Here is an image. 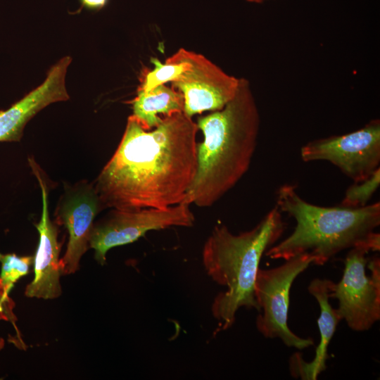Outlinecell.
Here are the masks:
<instances>
[{"instance_id":"1","label":"cell","mask_w":380,"mask_h":380,"mask_svg":"<svg viewBox=\"0 0 380 380\" xmlns=\"http://www.w3.org/2000/svg\"><path fill=\"white\" fill-rule=\"evenodd\" d=\"M198 128L184 112L147 130L132 116L94 186L104 208H165L183 202L197 169Z\"/></svg>"},{"instance_id":"2","label":"cell","mask_w":380,"mask_h":380,"mask_svg":"<svg viewBox=\"0 0 380 380\" xmlns=\"http://www.w3.org/2000/svg\"><path fill=\"white\" fill-rule=\"evenodd\" d=\"M260 114L249 82L239 78L234 97L220 110L198 118L197 169L184 201L208 208L248 171L257 146Z\"/></svg>"},{"instance_id":"3","label":"cell","mask_w":380,"mask_h":380,"mask_svg":"<svg viewBox=\"0 0 380 380\" xmlns=\"http://www.w3.org/2000/svg\"><path fill=\"white\" fill-rule=\"evenodd\" d=\"M276 205L296 221L293 232L266 255L288 260L303 253L314 258L312 265H323L338 253L353 248L369 252L380 250V203L360 208L342 205L324 207L302 198L291 184H284L276 193Z\"/></svg>"},{"instance_id":"4","label":"cell","mask_w":380,"mask_h":380,"mask_svg":"<svg viewBox=\"0 0 380 380\" xmlns=\"http://www.w3.org/2000/svg\"><path fill=\"white\" fill-rule=\"evenodd\" d=\"M285 228L277 205L249 231L234 234L224 224L213 228L204 244L202 260L208 275L226 288L212 303L213 315L219 322L215 332L232 327L240 308L258 310L254 288L260 262Z\"/></svg>"},{"instance_id":"5","label":"cell","mask_w":380,"mask_h":380,"mask_svg":"<svg viewBox=\"0 0 380 380\" xmlns=\"http://www.w3.org/2000/svg\"><path fill=\"white\" fill-rule=\"evenodd\" d=\"M310 253L292 257L276 267L257 272L254 293L258 306L256 328L265 338H279L289 347L299 350L314 345L310 338H301L288 326L289 293L295 279L311 264Z\"/></svg>"},{"instance_id":"6","label":"cell","mask_w":380,"mask_h":380,"mask_svg":"<svg viewBox=\"0 0 380 380\" xmlns=\"http://www.w3.org/2000/svg\"><path fill=\"white\" fill-rule=\"evenodd\" d=\"M368 253L365 248L350 249L342 277L330 293L338 300L341 320L356 331H367L380 319V260H370Z\"/></svg>"},{"instance_id":"7","label":"cell","mask_w":380,"mask_h":380,"mask_svg":"<svg viewBox=\"0 0 380 380\" xmlns=\"http://www.w3.org/2000/svg\"><path fill=\"white\" fill-rule=\"evenodd\" d=\"M190 205L183 201L165 208L113 209L103 218L94 223L89 248L94 250L95 259L103 265L110 249L134 242L148 231L171 227L193 226L195 217Z\"/></svg>"},{"instance_id":"8","label":"cell","mask_w":380,"mask_h":380,"mask_svg":"<svg viewBox=\"0 0 380 380\" xmlns=\"http://www.w3.org/2000/svg\"><path fill=\"white\" fill-rule=\"evenodd\" d=\"M300 157L304 162H330L354 182L365 180L379 167V120L344 135L311 141L301 148Z\"/></svg>"},{"instance_id":"9","label":"cell","mask_w":380,"mask_h":380,"mask_svg":"<svg viewBox=\"0 0 380 380\" xmlns=\"http://www.w3.org/2000/svg\"><path fill=\"white\" fill-rule=\"evenodd\" d=\"M103 208L94 184L85 179L64 184L55 211V223L63 225L68 233L67 248L60 260L62 275L78 270L80 259L89 248L94 220Z\"/></svg>"},{"instance_id":"10","label":"cell","mask_w":380,"mask_h":380,"mask_svg":"<svg viewBox=\"0 0 380 380\" xmlns=\"http://www.w3.org/2000/svg\"><path fill=\"white\" fill-rule=\"evenodd\" d=\"M190 67L171 82L184 97V113L189 118L222 110L236 95L239 79L224 72L201 54L187 51Z\"/></svg>"},{"instance_id":"11","label":"cell","mask_w":380,"mask_h":380,"mask_svg":"<svg viewBox=\"0 0 380 380\" xmlns=\"http://www.w3.org/2000/svg\"><path fill=\"white\" fill-rule=\"evenodd\" d=\"M28 160L41 188L42 212L40 221L35 224L39 240L34 256V277L32 281L26 286L25 295L28 298L55 299L62 293L59 258L62 243L58 240V227L49 217V189L46 183L34 160L30 158Z\"/></svg>"},{"instance_id":"12","label":"cell","mask_w":380,"mask_h":380,"mask_svg":"<svg viewBox=\"0 0 380 380\" xmlns=\"http://www.w3.org/2000/svg\"><path fill=\"white\" fill-rule=\"evenodd\" d=\"M71 61L68 56L61 58L49 70L42 84L0 111V141H19L26 124L38 112L52 103L69 99L65 79Z\"/></svg>"},{"instance_id":"13","label":"cell","mask_w":380,"mask_h":380,"mask_svg":"<svg viewBox=\"0 0 380 380\" xmlns=\"http://www.w3.org/2000/svg\"><path fill=\"white\" fill-rule=\"evenodd\" d=\"M334 282L327 279L315 278L311 281L308 289L317 300L320 315L317 319L320 341L315 350L314 359L308 362L304 361L300 353L293 354L289 360L290 372L294 378L303 380H315L327 368L328 346L341 319L336 308L330 303V293Z\"/></svg>"},{"instance_id":"14","label":"cell","mask_w":380,"mask_h":380,"mask_svg":"<svg viewBox=\"0 0 380 380\" xmlns=\"http://www.w3.org/2000/svg\"><path fill=\"white\" fill-rule=\"evenodd\" d=\"M132 115L147 130L156 127L163 116L184 112V97L177 89L160 84L144 91L139 89L132 101Z\"/></svg>"},{"instance_id":"15","label":"cell","mask_w":380,"mask_h":380,"mask_svg":"<svg viewBox=\"0 0 380 380\" xmlns=\"http://www.w3.org/2000/svg\"><path fill=\"white\" fill-rule=\"evenodd\" d=\"M0 285L4 293L9 296L14 284L28 274L30 267L34 262V256H18L15 253H0Z\"/></svg>"},{"instance_id":"16","label":"cell","mask_w":380,"mask_h":380,"mask_svg":"<svg viewBox=\"0 0 380 380\" xmlns=\"http://www.w3.org/2000/svg\"><path fill=\"white\" fill-rule=\"evenodd\" d=\"M379 185L380 168L378 167L367 179L354 182L347 189L341 205L348 208L365 206Z\"/></svg>"},{"instance_id":"17","label":"cell","mask_w":380,"mask_h":380,"mask_svg":"<svg viewBox=\"0 0 380 380\" xmlns=\"http://www.w3.org/2000/svg\"><path fill=\"white\" fill-rule=\"evenodd\" d=\"M15 302L9 296L4 293L0 285V320L10 322L15 330V338L14 344L20 349L25 350L26 346L23 342L20 331L16 325L17 317L13 312ZM4 346V340L0 337V350Z\"/></svg>"},{"instance_id":"18","label":"cell","mask_w":380,"mask_h":380,"mask_svg":"<svg viewBox=\"0 0 380 380\" xmlns=\"http://www.w3.org/2000/svg\"><path fill=\"white\" fill-rule=\"evenodd\" d=\"M80 2L81 8L99 11L106 5L108 0H80Z\"/></svg>"},{"instance_id":"19","label":"cell","mask_w":380,"mask_h":380,"mask_svg":"<svg viewBox=\"0 0 380 380\" xmlns=\"http://www.w3.org/2000/svg\"><path fill=\"white\" fill-rule=\"evenodd\" d=\"M247 1H251V2L260 3L263 0H247Z\"/></svg>"}]
</instances>
